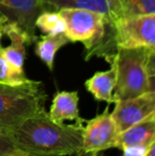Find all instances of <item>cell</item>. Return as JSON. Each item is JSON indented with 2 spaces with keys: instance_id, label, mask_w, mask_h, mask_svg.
Returning a JSON list of instances; mask_svg holds the SVG:
<instances>
[{
  "instance_id": "1",
  "label": "cell",
  "mask_w": 155,
  "mask_h": 156,
  "mask_svg": "<svg viewBox=\"0 0 155 156\" xmlns=\"http://www.w3.org/2000/svg\"><path fill=\"white\" fill-rule=\"evenodd\" d=\"M82 122L58 123L43 109L26 119L10 135L16 148L27 156H82Z\"/></svg>"
},
{
  "instance_id": "2",
  "label": "cell",
  "mask_w": 155,
  "mask_h": 156,
  "mask_svg": "<svg viewBox=\"0 0 155 156\" xmlns=\"http://www.w3.org/2000/svg\"><path fill=\"white\" fill-rule=\"evenodd\" d=\"M108 64L117 74L114 103L155 91V47L118 49Z\"/></svg>"
},
{
  "instance_id": "3",
  "label": "cell",
  "mask_w": 155,
  "mask_h": 156,
  "mask_svg": "<svg viewBox=\"0 0 155 156\" xmlns=\"http://www.w3.org/2000/svg\"><path fill=\"white\" fill-rule=\"evenodd\" d=\"M155 47V14L106 20L101 38L85 52V61L102 58L110 62L118 49Z\"/></svg>"
},
{
  "instance_id": "4",
  "label": "cell",
  "mask_w": 155,
  "mask_h": 156,
  "mask_svg": "<svg viewBox=\"0 0 155 156\" xmlns=\"http://www.w3.org/2000/svg\"><path fill=\"white\" fill-rule=\"evenodd\" d=\"M47 94L41 81L0 83V132L11 134L26 119L45 109Z\"/></svg>"
},
{
  "instance_id": "5",
  "label": "cell",
  "mask_w": 155,
  "mask_h": 156,
  "mask_svg": "<svg viewBox=\"0 0 155 156\" xmlns=\"http://www.w3.org/2000/svg\"><path fill=\"white\" fill-rule=\"evenodd\" d=\"M58 12L66 25L64 34L69 41L82 43L85 52L90 50L101 38L107 20L104 15L81 9H62Z\"/></svg>"
},
{
  "instance_id": "6",
  "label": "cell",
  "mask_w": 155,
  "mask_h": 156,
  "mask_svg": "<svg viewBox=\"0 0 155 156\" xmlns=\"http://www.w3.org/2000/svg\"><path fill=\"white\" fill-rule=\"evenodd\" d=\"M118 135L119 131L107 107L83 127V154L116 148Z\"/></svg>"
},
{
  "instance_id": "7",
  "label": "cell",
  "mask_w": 155,
  "mask_h": 156,
  "mask_svg": "<svg viewBox=\"0 0 155 156\" xmlns=\"http://www.w3.org/2000/svg\"><path fill=\"white\" fill-rule=\"evenodd\" d=\"M46 11L41 0H0V15L9 23L19 27L28 36L30 45L36 41L35 20Z\"/></svg>"
},
{
  "instance_id": "8",
  "label": "cell",
  "mask_w": 155,
  "mask_h": 156,
  "mask_svg": "<svg viewBox=\"0 0 155 156\" xmlns=\"http://www.w3.org/2000/svg\"><path fill=\"white\" fill-rule=\"evenodd\" d=\"M155 114V91L115 102L111 113L119 133Z\"/></svg>"
},
{
  "instance_id": "9",
  "label": "cell",
  "mask_w": 155,
  "mask_h": 156,
  "mask_svg": "<svg viewBox=\"0 0 155 156\" xmlns=\"http://www.w3.org/2000/svg\"><path fill=\"white\" fill-rule=\"evenodd\" d=\"M4 35L10 38L11 44L1 48V55L16 73L25 74L23 64L26 60V46L30 41L25 32L14 23H8L4 28Z\"/></svg>"
},
{
  "instance_id": "10",
  "label": "cell",
  "mask_w": 155,
  "mask_h": 156,
  "mask_svg": "<svg viewBox=\"0 0 155 156\" xmlns=\"http://www.w3.org/2000/svg\"><path fill=\"white\" fill-rule=\"evenodd\" d=\"M46 11H58L62 9H81L104 15L107 20L118 19L115 0H41Z\"/></svg>"
},
{
  "instance_id": "11",
  "label": "cell",
  "mask_w": 155,
  "mask_h": 156,
  "mask_svg": "<svg viewBox=\"0 0 155 156\" xmlns=\"http://www.w3.org/2000/svg\"><path fill=\"white\" fill-rule=\"evenodd\" d=\"M154 141L155 114L119 133L117 138L116 148L121 150L125 147L131 146L149 147Z\"/></svg>"
},
{
  "instance_id": "12",
  "label": "cell",
  "mask_w": 155,
  "mask_h": 156,
  "mask_svg": "<svg viewBox=\"0 0 155 156\" xmlns=\"http://www.w3.org/2000/svg\"><path fill=\"white\" fill-rule=\"evenodd\" d=\"M78 91H58L53 97L49 117L58 123H64L65 120L83 121L79 112Z\"/></svg>"
},
{
  "instance_id": "13",
  "label": "cell",
  "mask_w": 155,
  "mask_h": 156,
  "mask_svg": "<svg viewBox=\"0 0 155 156\" xmlns=\"http://www.w3.org/2000/svg\"><path fill=\"white\" fill-rule=\"evenodd\" d=\"M116 68L113 64L105 71H98L91 78L85 81V88L98 101H103L108 104L114 103V94L116 87Z\"/></svg>"
},
{
  "instance_id": "14",
  "label": "cell",
  "mask_w": 155,
  "mask_h": 156,
  "mask_svg": "<svg viewBox=\"0 0 155 156\" xmlns=\"http://www.w3.org/2000/svg\"><path fill=\"white\" fill-rule=\"evenodd\" d=\"M69 43V39L64 33L53 35H43L37 41L35 48V54L41 61L48 67L50 71L54 68V60L58 51Z\"/></svg>"
},
{
  "instance_id": "15",
  "label": "cell",
  "mask_w": 155,
  "mask_h": 156,
  "mask_svg": "<svg viewBox=\"0 0 155 156\" xmlns=\"http://www.w3.org/2000/svg\"><path fill=\"white\" fill-rule=\"evenodd\" d=\"M118 18L155 14V0H115Z\"/></svg>"
},
{
  "instance_id": "16",
  "label": "cell",
  "mask_w": 155,
  "mask_h": 156,
  "mask_svg": "<svg viewBox=\"0 0 155 156\" xmlns=\"http://www.w3.org/2000/svg\"><path fill=\"white\" fill-rule=\"evenodd\" d=\"M35 27L44 35H53L64 33L66 25L58 11H44L36 18Z\"/></svg>"
},
{
  "instance_id": "17",
  "label": "cell",
  "mask_w": 155,
  "mask_h": 156,
  "mask_svg": "<svg viewBox=\"0 0 155 156\" xmlns=\"http://www.w3.org/2000/svg\"><path fill=\"white\" fill-rule=\"evenodd\" d=\"M26 74H18L12 69L5 58L0 54V83L3 84H17L27 80Z\"/></svg>"
},
{
  "instance_id": "18",
  "label": "cell",
  "mask_w": 155,
  "mask_h": 156,
  "mask_svg": "<svg viewBox=\"0 0 155 156\" xmlns=\"http://www.w3.org/2000/svg\"><path fill=\"white\" fill-rule=\"evenodd\" d=\"M23 153L16 148L10 134L0 132V156ZM25 154V153H23Z\"/></svg>"
},
{
  "instance_id": "19",
  "label": "cell",
  "mask_w": 155,
  "mask_h": 156,
  "mask_svg": "<svg viewBox=\"0 0 155 156\" xmlns=\"http://www.w3.org/2000/svg\"><path fill=\"white\" fill-rule=\"evenodd\" d=\"M148 148L145 146H131L121 149L123 156H147Z\"/></svg>"
},
{
  "instance_id": "20",
  "label": "cell",
  "mask_w": 155,
  "mask_h": 156,
  "mask_svg": "<svg viewBox=\"0 0 155 156\" xmlns=\"http://www.w3.org/2000/svg\"><path fill=\"white\" fill-rule=\"evenodd\" d=\"M8 21L3 18V17L0 15V54H1V48H2V45H1V41H2V38L4 36V28L5 26L8 25Z\"/></svg>"
},
{
  "instance_id": "21",
  "label": "cell",
  "mask_w": 155,
  "mask_h": 156,
  "mask_svg": "<svg viewBox=\"0 0 155 156\" xmlns=\"http://www.w3.org/2000/svg\"><path fill=\"white\" fill-rule=\"evenodd\" d=\"M147 156H155V141L152 142L148 148Z\"/></svg>"
},
{
  "instance_id": "22",
  "label": "cell",
  "mask_w": 155,
  "mask_h": 156,
  "mask_svg": "<svg viewBox=\"0 0 155 156\" xmlns=\"http://www.w3.org/2000/svg\"><path fill=\"white\" fill-rule=\"evenodd\" d=\"M83 156H106V155H104L102 152H93V153H86V154H83Z\"/></svg>"
},
{
  "instance_id": "23",
  "label": "cell",
  "mask_w": 155,
  "mask_h": 156,
  "mask_svg": "<svg viewBox=\"0 0 155 156\" xmlns=\"http://www.w3.org/2000/svg\"><path fill=\"white\" fill-rule=\"evenodd\" d=\"M2 156H27L23 153H19V154H13V155H2Z\"/></svg>"
}]
</instances>
